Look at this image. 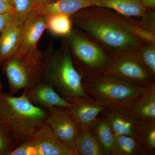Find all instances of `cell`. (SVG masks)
<instances>
[{"label": "cell", "instance_id": "obj_23", "mask_svg": "<svg viewBox=\"0 0 155 155\" xmlns=\"http://www.w3.org/2000/svg\"><path fill=\"white\" fill-rule=\"evenodd\" d=\"M136 54L147 72L155 79V43L143 44L136 51Z\"/></svg>", "mask_w": 155, "mask_h": 155}, {"label": "cell", "instance_id": "obj_6", "mask_svg": "<svg viewBox=\"0 0 155 155\" xmlns=\"http://www.w3.org/2000/svg\"><path fill=\"white\" fill-rule=\"evenodd\" d=\"M65 37L73 64L82 78L105 73L112 55L76 28Z\"/></svg>", "mask_w": 155, "mask_h": 155}, {"label": "cell", "instance_id": "obj_22", "mask_svg": "<svg viewBox=\"0 0 155 155\" xmlns=\"http://www.w3.org/2000/svg\"><path fill=\"white\" fill-rule=\"evenodd\" d=\"M47 29L57 36L66 37L73 28L70 16L63 14H55L48 16Z\"/></svg>", "mask_w": 155, "mask_h": 155}, {"label": "cell", "instance_id": "obj_17", "mask_svg": "<svg viewBox=\"0 0 155 155\" xmlns=\"http://www.w3.org/2000/svg\"><path fill=\"white\" fill-rule=\"evenodd\" d=\"M104 155H114L115 135L103 116L98 117L90 126Z\"/></svg>", "mask_w": 155, "mask_h": 155}, {"label": "cell", "instance_id": "obj_30", "mask_svg": "<svg viewBox=\"0 0 155 155\" xmlns=\"http://www.w3.org/2000/svg\"><path fill=\"white\" fill-rule=\"evenodd\" d=\"M37 4H44L50 2L52 0H35Z\"/></svg>", "mask_w": 155, "mask_h": 155}, {"label": "cell", "instance_id": "obj_7", "mask_svg": "<svg viewBox=\"0 0 155 155\" xmlns=\"http://www.w3.org/2000/svg\"><path fill=\"white\" fill-rule=\"evenodd\" d=\"M8 155H79L58 138L48 125L39 128L26 141Z\"/></svg>", "mask_w": 155, "mask_h": 155}, {"label": "cell", "instance_id": "obj_10", "mask_svg": "<svg viewBox=\"0 0 155 155\" xmlns=\"http://www.w3.org/2000/svg\"><path fill=\"white\" fill-rule=\"evenodd\" d=\"M35 14L34 11L16 14L13 21L0 34V66L16 54L24 30Z\"/></svg>", "mask_w": 155, "mask_h": 155}, {"label": "cell", "instance_id": "obj_32", "mask_svg": "<svg viewBox=\"0 0 155 155\" xmlns=\"http://www.w3.org/2000/svg\"><path fill=\"white\" fill-rule=\"evenodd\" d=\"M3 1H5V2H8L11 4V0H3Z\"/></svg>", "mask_w": 155, "mask_h": 155}, {"label": "cell", "instance_id": "obj_26", "mask_svg": "<svg viewBox=\"0 0 155 155\" xmlns=\"http://www.w3.org/2000/svg\"><path fill=\"white\" fill-rule=\"evenodd\" d=\"M11 4L16 14H25L33 11L38 5L35 0H11Z\"/></svg>", "mask_w": 155, "mask_h": 155}, {"label": "cell", "instance_id": "obj_31", "mask_svg": "<svg viewBox=\"0 0 155 155\" xmlns=\"http://www.w3.org/2000/svg\"><path fill=\"white\" fill-rule=\"evenodd\" d=\"M3 88V87L2 84V83L1 80H0V93H1L2 91Z\"/></svg>", "mask_w": 155, "mask_h": 155}, {"label": "cell", "instance_id": "obj_33", "mask_svg": "<svg viewBox=\"0 0 155 155\" xmlns=\"http://www.w3.org/2000/svg\"><path fill=\"white\" fill-rule=\"evenodd\" d=\"M54 1V0H52V1Z\"/></svg>", "mask_w": 155, "mask_h": 155}, {"label": "cell", "instance_id": "obj_15", "mask_svg": "<svg viewBox=\"0 0 155 155\" xmlns=\"http://www.w3.org/2000/svg\"><path fill=\"white\" fill-rule=\"evenodd\" d=\"M48 18L46 15L35 13L24 30L16 54L25 52L37 48L39 40L47 29Z\"/></svg>", "mask_w": 155, "mask_h": 155}, {"label": "cell", "instance_id": "obj_1", "mask_svg": "<svg viewBox=\"0 0 155 155\" xmlns=\"http://www.w3.org/2000/svg\"><path fill=\"white\" fill-rule=\"evenodd\" d=\"M74 28L112 55L135 51L143 43L131 30L132 19L104 7L92 6L70 16Z\"/></svg>", "mask_w": 155, "mask_h": 155}, {"label": "cell", "instance_id": "obj_11", "mask_svg": "<svg viewBox=\"0 0 155 155\" xmlns=\"http://www.w3.org/2000/svg\"><path fill=\"white\" fill-rule=\"evenodd\" d=\"M23 93L33 104L49 111L55 107L70 109V104L58 93L49 84L39 82L35 86L23 91Z\"/></svg>", "mask_w": 155, "mask_h": 155}, {"label": "cell", "instance_id": "obj_16", "mask_svg": "<svg viewBox=\"0 0 155 155\" xmlns=\"http://www.w3.org/2000/svg\"><path fill=\"white\" fill-rule=\"evenodd\" d=\"M94 6L111 9L123 17L135 20L144 19L148 11L140 0H94Z\"/></svg>", "mask_w": 155, "mask_h": 155}, {"label": "cell", "instance_id": "obj_4", "mask_svg": "<svg viewBox=\"0 0 155 155\" xmlns=\"http://www.w3.org/2000/svg\"><path fill=\"white\" fill-rule=\"evenodd\" d=\"M82 85L87 94L95 103L106 107L122 105L149 87L136 86L106 73L82 78Z\"/></svg>", "mask_w": 155, "mask_h": 155}, {"label": "cell", "instance_id": "obj_29", "mask_svg": "<svg viewBox=\"0 0 155 155\" xmlns=\"http://www.w3.org/2000/svg\"><path fill=\"white\" fill-rule=\"evenodd\" d=\"M140 2L143 7L147 10H155V0H140Z\"/></svg>", "mask_w": 155, "mask_h": 155}, {"label": "cell", "instance_id": "obj_27", "mask_svg": "<svg viewBox=\"0 0 155 155\" xmlns=\"http://www.w3.org/2000/svg\"><path fill=\"white\" fill-rule=\"evenodd\" d=\"M16 14H0V34L14 19Z\"/></svg>", "mask_w": 155, "mask_h": 155}, {"label": "cell", "instance_id": "obj_5", "mask_svg": "<svg viewBox=\"0 0 155 155\" xmlns=\"http://www.w3.org/2000/svg\"><path fill=\"white\" fill-rule=\"evenodd\" d=\"M44 54L37 48L16 54L3 62L0 67L8 80L10 94L14 96L40 82Z\"/></svg>", "mask_w": 155, "mask_h": 155}, {"label": "cell", "instance_id": "obj_18", "mask_svg": "<svg viewBox=\"0 0 155 155\" xmlns=\"http://www.w3.org/2000/svg\"><path fill=\"white\" fill-rule=\"evenodd\" d=\"M106 108L91 101L72 104L69 109L78 125L90 127Z\"/></svg>", "mask_w": 155, "mask_h": 155}, {"label": "cell", "instance_id": "obj_25", "mask_svg": "<svg viewBox=\"0 0 155 155\" xmlns=\"http://www.w3.org/2000/svg\"><path fill=\"white\" fill-rule=\"evenodd\" d=\"M131 30L134 34L145 44H151L155 43V32L143 28L134 19H132Z\"/></svg>", "mask_w": 155, "mask_h": 155}, {"label": "cell", "instance_id": "obj_3", "mask_svg": "<svg viewBox=\"0 0 155 155\" xmlns=\"http://www.w3.org/2000/svg\"><path fill=\"white\" fill-rule=\"evenodd\" d=\"M48 111L30 102L23 93L19 97L0 93V125L20 144L45 124Z\"/></svg>", "mask_w": 155, "mask_h": 155}, {"label": "cell", "instance_id": "obj_13", "mask_svg": "<svg viewBox=\"0 0 155 155\" xmlns=\"http://www.w3.org/2000/svg\"><path fill=\"white\" fill-rule=\"evenodd\" d=\"M101 114L115 136L126 135L136 137L135 127L138 119L120 109L111 107L106 108Z\"/></svg>", "mask_w": 155, "mask_h": 155}, {"label": "cell", "instance_id": "obj_28", "mask_svg": "<svg viewBox=\"0 0 155 155\" xmlns=\"http://www.w3.org/2000/svg\"><path fill=\"white\" fill-rule=\"evenodd\" d=\"M0 14H16L12 5L3 0H0Z\"/></svg>", "mask_w": 155, "mask_h": 155}, {"label": "cell", "instance_id": "obj_20", "mask_svg": "<svg viewBox=\"0 0 155 155\" xmlns=\"http://www.w3.org/2000/svg\"><path fill=\"white\" fill-rule=\"evenodd\" d=\"M136 137L146 155L155 154V120L138 119L135 127Z\"/></svg>", "mask_w": 155, "mask_h": 155}, {"label": "cell", "instance_id": "obj_8", "mask_svg": "<svg viewBox=\"0 0 155 155\" xmlns=\"http://www.w3.org/2000/svg\"><path fill=\"white\" fill-rule=\"evenodd\" d=\"M105 73L141 87L155 83V79L139 60L136 51L112 55Z\"/></svg>", "mask_w": 155, "mask_h": 155}, {"label": "cell", "instance_id": "obj_12", "mask_svg": "<svg viewBox=\"0 0 155 155\" xmlns=\"http://www.w3.org/2000/svg\"><path fill=\"white\" fill-rule=\"evenodd\" d=\"M114 108L122 110L136 119L155 120V83L141 94Z\"/></svg>", "mask_w": 155, "mask_h": 155}, {"label": "cell", "instance_id": "obj_21", "mask_svg": "<svg viewBox=\"0 0 155 155\" xmlns=\"http://www.w3.org/2000/svg\"><path fill=\"white\" fill-rule=\"evenodd\" d=\"M114 155H146L137 137L131 136H115Z\"/></svg>", "mask_w": 155, "mask_h": 155}, {"label": "cell", "instance_id": "obj_24", "mask_svg": "<svg viewBox=\"0 0 155 155\" xmlns=\"http://www.w3.org/2000/svg\"><path fill=\"white\" fill-rule=\"evenodd\" d=\"M19 144L12 134L0 125V155H8Z\"/></svg>", "mask_w": 155, "mask_h": 155}, {"label": "cell", "instance_id": "obj_9", "mask_svg": "<svg viewBox=\"0 0 155 155\" xmlns=\"http://www.w3.org/2000/svg\"><path fill=\"white\" fill-rule=\"evenodd\" d=\"M45 124L51 128L64 144L76 151L75 142L79 126L72 117L69 108L60 107L51 108L48 111Z\"/></svg>", "mask_w": 155, "mask_h": 155}, {"label": "cell", "instance_id": "obj_2", "mask_svg": "<svg viewBox=\"0 0 155 155\" xmlns=\"http://www.w3.org/2000/svg\"><path fill=\"white\" fill-rule=\"evenodd\" d=\"M40 82L51 84L70 104L94 101L84 89L82 76L74 66L65 41L59 50L44 54Z\"/></svg>", "mask_w": 155, "mask_h": 155}, {"label": "cell", "instance_id": "obj_14", "mask_svg": "<svg viewBox=\"0 0 155 155\" xmlns=\"http://www.w3.org/2000/svg\"><path fill=\"white\" fill-rule=\"evenodd\" d=\"M92 6H94V0H54L46 4H38L33 11L47 16L55 14L71 16L81 10Z\"/></svg>", "mask_w": 155, "mask_h": 155}, {"label": "cell", "instance_id": "obj_19", "mask_svg": "<svg viewBox=\"0 0 155 155\" xmlns=\"http://www.w3.org/2000/svg\"><path fill=\"white\" fill-rule=\"evenodd\" d=\"M78 126L75 148L79 155H104L90 127Z\"/></svg>", "mask_w": 155, "mask_h": 155}]
</instances>
